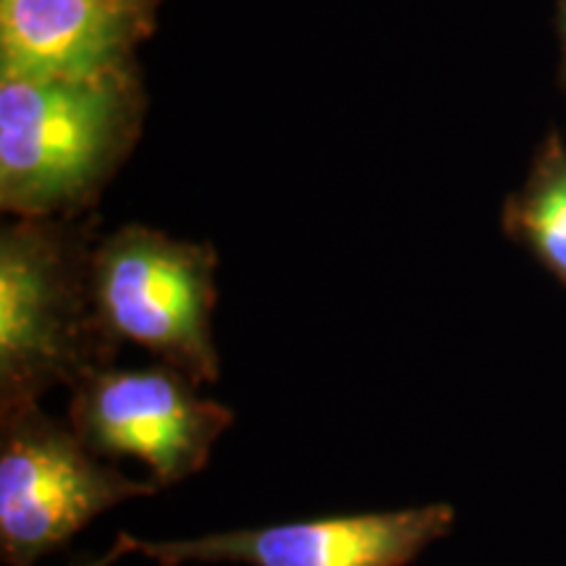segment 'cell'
<instances>
[{
  "label": "cell",
  "instance_id": "277c9868",
  "mask_svg": "<svg viewBox=\"0 0 566 566\" xmlns=\"http://www.w3.org/2000/svg\"><path fill=\"white\" fill-rule=\"evenodd\" d=\"M158 491L103 464L40 401L0 407V554L9 566H34L95 516Z\"/></svg>",
  "mask_w": 566,
  "mask_h": 566
},
{
  "label": "cell",
  "instance_id": "52a82bcc",
  "mask_svg": "<svg viewBox=\"0 0 566 566\" xmlns=\"http://www.w3.org/2000/svg\"><path fill=\"white\" fill-rule=\"evenodd\" d=\"M153 6L132 0H0V76H95L134 63Z\"/></svg>",
  "mask_w": 566,
  "mask_h": 566
},
{
  "label": "cell",
  "instance_id": "9c48e42d",
  "mask_svg": "<svg viewBox=\"0 0 566 566\" xmlns=\"http://www.w3.org/2000/svg\"><path fill=\"white\" fill-rule=\"evenodd\" d=\"M129 556V548H126V543L122 541V535H116V543L105 551V554H84L80 558H74L69 566H113L118 562V558Z\"/></svg>",
  "mask_w": 566,
  "mask_h": 566
},
{
  "label": "cell",
  "instance_id": "5b68a950",
  "mask_svg": "<svg viewBox=\"0 0 566 566\" xmlns=\"http://www.w3.org/2000/svg\"><path fill=\"white\" fill-rule=\"evenodd\" d=\"M69 388V424L84 446L101 459H137L160 488L202 472L233 424L229 407L166 363L92 367Z\"/></svg>",
  "mask_w": 566,
  "mask_h": 566
},
{
  "label": "cell",
  "instance_id": "6da1fadb",
  "mask_svg": "<svg viewBox=\"0 0 566 566\" xmlns=\"http://www.w3.org/2000/svg\"><path fill=\"white\" fill-rule=\"evenodd\" d=\"M137 63L95 76H0V208L13 218L84 216L137 145Z\"/></svg>",
  "mask_w": 566,
  "mask_h": 566
},
{
  "label": "cell",
  "instance_id": "30bf717a",
  "mask_svg": "<svg viewBox=\"0 0 566 566\" xmlns=\"http://www.w3.org/2000/svg\"><path fill=\"white\" fill-rule=\"evenodd\" d=\"M556 32H558V82L566 90V0H556Z\"/></svg>",
  "mask_w": 566,
  "mask_h": 566
},
{
  "label": "cell",
  "instance_id": "8fae6325",
  "mask_svg": "<svg viewBox=\"0 0 566 566\" xmlns=\"http://www.w3.org/2000/svg\"><path fill=\"white\" fill-rule=\"evenodd\" d=\"M132 3H142V6H153V9H158V0H132Z\"/></svg>",
  "mask_w": 566,
  "mask_h": 566
},
{
  "label": "cell",
  "instance_id": "ba28073f",
  "mask_svg": "<svg viewBox=\"0 0 566 566\" xmlns=\"http://www.w3.org/2000/svg\"><path fill=\"white\" fill-rule=\"evenodd\" d=\"M501 226L566 289V145L558 132H548L522 187L506 197Z\"/></svg>",
  "mask_w": 566,
  "mask_h": 566
},
{
  "label": "cell",
  "instance_id": "8992f818",
  "mask_svg": "<svg viewBox=\"0 0 566 566\" xmlns=\"http://www.w3.org/2000/svg\"><path fill=\"white\" fill-rule=\"evenodd\" d=\"M449 504H424L394 512L317 516L250 530H223L187 541H142L118 533L129 554L158 566H409L422 551L454 530Z\"/></svg>",
  "mask_w": 566,
  "mask_h": 566
},
{
  "label": "cell",
  "instance_id": "7a4b0ae2",
  "mask_svg": "<svg viewBox=\"0 0 566 566\" xmlns=\"http://www.w3.org/2000/svg\"><path fill=\"white\" fill-rule=\"evenodd\" d=\"M97 218H13L0 231V407L113 365L92 304Z\"/></svg>",
  "mask_w": 566,
  "mask_h": 566
},
{
  "label": "cell",
  "instance_id": "3957f363",
  "mask_svg": "<svg viewBox=\"0 0 566 566\" xmlns=\"http://www.w3.org/2000/svg\"><path fill=\"white\" fill-rule=\"evenodd\" d=\"M218 254L205 242L168 237L150 226H124L92 252V304L103 336L122 349L137 344L192 378H221L212 342Z\"/></svg>",
  "mask_w": 566,
  "mask_h": 566
}]
</instances>
